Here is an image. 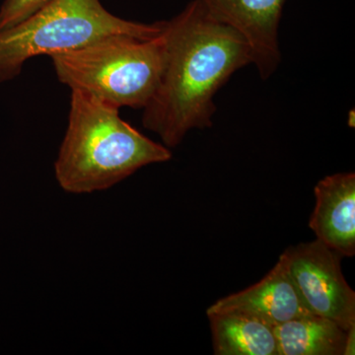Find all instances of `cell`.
<instances>
[{
	"mask_svg": "<svg viewBox=\"0 0 355 355\" xmlns=\"http://www.w3.org/2000/svg\"><path fill=\"white\" fill-rule=\"evenodd\" d=\"M164 65L142 125L175 148L193 130L212 127L214 97L238 70L252 64L246 40L217 20L202 0H191L163 21Z\"/></svg>",
	"mask_w": 355,
	"mask_h": 355,
	"instance_id": "obj_1",
	"label": "cell"
},
{
	"mask_svg": "<svg viewBox=\"0 0 355 355\" xmlns=\"http://www.w3.org/2000/svg\"><path fill=\"white\" fill-rule=\"evenodd\" d=\"M171 159L170 148L123 120L120 109L72 89L69 125L55 162L62 190L70 193L108 190L146 166Z\"/></svg>",
	"mask_w": 355,
	"mask_h": 355,
	"instance_id": "obj_2",
	"label": "cell"
},
{
	"mask_svg": "<svg viewBox=\"0 0 355 355\" xmlns=\"http://www.w3.org/2000/svg\"><path fill=\"white\" fill-rule=\"evenodd\" d=\"M163 31V30H162ZM60 83L116 108H146L162 76L164 40L112 35L51 55Z\"/></svg>",
	"mask_w": 355,
	"mask_h": 355,
	"instance_id": "obj_3",
	"label": "cell"
},
{
	"mask_svg": "<svg viewBox=\"0 0 355 355\" xmlns=\"http://www.w3.org/2000/svg\"><path fill=\"white\" fill-rule=\"evenodd\" d=\"M162 30L163 21L123 19L100 0H51L31 17L0 31V83L16 78L33 58L76 50L112 35L153 39Z\"/></svg>",
	"mask_w": 355,
	"mask_h": 355,
	"instance_id": "obj_4",
	"label": "cell"
},
{
	"mask_svg": "<svg viewBox=\"0 0 355 355\" xmlns=\"http://www.w3.org/2000/svg\"><path fill=\"white\" fill-rule=\"evenodd\" d=\"M282 256L311 314L331 320L345 331L355 326V292L343 277L340 254L316 239L287 248Z\"/></svg>",
	"mask_w": 355,
	"mask_h": 355,
	"instance_id": "obj_5",
	"label": "cell"
},
{
	"mask_svg": "<svg viewBox=\"0 0 355 355\" xmlns=\"http://www.w3.org/2000/svg\"><path fill=\"white\" fill-rule=\"evenodd\" d=\"M217 20L246 40L252 64L266 81L282 64L279 25L286 0H202Z\"/></svg>",
	"mask_w": 355,
	"mask_h": 355,
	"instance_id": "obj_6",
	"label": "cell"
},
{
	"mask_svg": "<svg viewBox=\"0 0 355 355\" xmlns=\"http://www.w3.org/2000/svg\"><path fill=\"white\" fill-rule=\"evenodd\" d=\"M221 312L243 313L272 327L311 314L292 282L282 256L260 282L219 299L207 310V315Z\"/></svg>",
	"mask_w": 355,
	"mask_h": 355,
	"instance_id": "obj_7",
	"label": "cell"
},
{
	"mask_svg": "<svg viewBox=\"0 0 355 355\" xmlns=\"http://www.w3.org/2000/svg\"><path fill=\"white\" fill-rule=\"evenodd\" d=\"M309 227L317 240L343 258L355 254V174L336 173L318 182Z\"/></svg>",
	"mask_w": 355,
	"mask_h": 355,
	"instance_id": "obj_8",
	"label": "cell"
},
{
	"mask_svg": "<svg viewBox=\"0 0 355 355\" xmlns=\"http://www.w3.org/2000/svg\"><path fill=\"white\" fill-rule=\"evenodd\" d=\"M214 354L277 355V340L270 324L237 312L207 315Z\"/></svg>",
	"mask_w": 355,
	"mask_h": 355,
	"instance_id": "obj_9",
	"label": "cell"
},
{
	"mask_svg": "<svg viewBox=\"0 0 355 355\" xmlns=\"http://www.w3.org/2000/svg\"><path fill=\"white\" fill-rule=\"evenodd\" d=\"M277 355H343L347 331L307 314L273 326Z\"/></svg>",
	"mask_w": 355,
	"mask_h": 355,
	"instance_id": "obj_10",
	"label": "cell"
},
{
	"mask_svg": "<svg viewBox=\"0 0 355 355\" xmlns=\"http://www.w3.org/2000/svg\"><path fill=\"white\" fill-rule=\"evenodd\" d=\"M51 0H4L0 8V31L31 17Z\"/></svg>",
	"mask_w": 355,
	"mask_h": 355,
	"instance_id": "obj_11",
	"label": "cell"
},
{
	"mask_svg": "<svg viewBox=\"0 0 355 355\" xmlns=\"http://www.w3.org/2000/svg\"><path fill=\"white\" fill-rule=\"evenodd\" d=\"M355 354V326H352L347 331L345 336V347H343V355Z\"/></svg>",
	"mask_w": 355,
	"mask_h": 355,
	"instance_id": "obj_12",
	"label": "cell"
}]
</instances>
